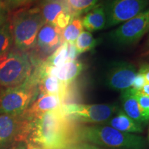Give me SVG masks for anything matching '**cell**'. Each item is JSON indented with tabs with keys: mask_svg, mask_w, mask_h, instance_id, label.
Segmentation results:
<instances>
[{
	"mask_svg": "<svg viewBox=\"0 0 149 149\" xmlns=\"http://www.w3.org/2000/svg\"><path fill=\"white\" fill-rule=\"evenodd\" d=\"M77 127L60 107L31 121L29 136L42 149H67L78 143Z\"/></svg>",
	"mask_w": 149,
	"mask_h": 149,
	"instance_id": "6da1fadb",
	"label": "cell"
},
{
	"mask_svg": "<svg viewBox=\"0 0 149 149\" xmlns=\"http://www.w3.org/2000/svg\"><path fill=\"white\" fill-rule=\"evenodd\" d=\"M78 142L115 149H145L146 141L141 136L121 132L109 126H81L77 130Z\"/></svg>",
	"mask_w": 149,
	"mask_h": 149,
	"instance_id": "7a4b0ae2",
	"label": "cell"
},
{
	"mask_svg": "<svg viewBox=\"0 0 149 149\" xmlns=\"http://www.w3.org/2000/svg\"><path fill=\"white\" fill-rule=\"evenodd\" d=\"M45 24L38 8L20 11L15 15L10 26L13 44L17 49L26 53L36 47L37 35Z\"/></svg>",
	"mask_w": 149,
	"mask_h": 149,
	"instance_id": "3957f363",
	"label": "cell"
},
{
	"mask_svg": "<svg viewBox=\"0 0 149 149\" xmlns=\"http://www.w3.org/2000/svg\"><path fill=\"white\" fill-rule=\"evenodd\" d=\"M38 84L35 73L22 84L0 91V115H22L38 95Z\"/></svg>",
	"mask_w": 149,
	"mask_h": 149,
	"instance_id": "277c9868",
	"label": "cell"
},
{
	"mask_svg": "<svg viewBox=\"0 0 149 149\" xmlns=\"http://www.w3.org/2000/svg\"><path fill=\"white\" fill-rule=\"evenodd\" d=\"M33 73V64L26 53L9 52L0 58V88L22 84Z\"/></svg>",
	"mask_w": 149,
	"mask_h": 149,
	"instance_id": "5b68a950",
	"label": "cell"
},
{
	"mask_svg": "<svg viewBox=\"0 0 149 149\" xmlns=\"http://www.w3.org/2000/svg\"><path fill=\"white\" fill-rule=\"evenodd\" d=\"M61 111L74 122L90 124L106 123L118 111L115 104H66L61 107Z\"/></svg>",
	"mask_w": 149,
	"mask_h": 149,
	"instance_id": "8992f818",
	"label": "cell"
},
{
	"mask_svg": "<svg viewBox=\"0 0 149 149\" xmlns=\"http://www.w3.org/2000/svg\"><path fill=\"white\" fill-rule=\"evenodd\" d=\"M149 31V10L128 20L109 35L112 42L117 45L129 46L135 44Z\"/></svg>",
	"mask_w": 149,
	"mask_h": 149,
	"instance_id": "52a82bcc",
	"label": "cell"
},
{
	"mask_svg": "<svg viewBox=\"0 0 149 149\" xmlns=\"http://www.w3.org/2000/svg\"><path fill=\"white\" fill-rule=\"evenodd\" d=\"M31 121L20 115H0V149H7L16 141L29 137Z\"/></svg>",
	"mask_w": 149,
	"mask_h": 149,
	"instance_id": "ba28073f",
	"label": "cell"
},
{
	"mask_svg": "<svg viewBox=\"0 0 149 149\" xmlns=\"http://www.w3.org/2000/svg\"><path fill=\"white\" fill-rule=\"evenodd\" d=\"M148 0H109L104 5L107 25L114 26L125 22L144 11Z\"/></svg>",
	"mask_w": 149,
	"mask_h": 149,
	"instance_id": "9c48e42d",
	"label": "cell"
},
{
	"mask_svg": "<svg viewBox=\"0 0 149 149\" xmlns=\"http://www.w3.org/2000/svg\"><path fill=\"white\" fill-rule=\"evenodd\" d=\"M137 74V69L133 64L119 61L109 68L106 76V82L109 88L122 92L131 88Z\"/></svg>",
	"mask_w": 149,
	"mask_h": 149,
	"instance_id": "30bf717a",
	"label": "cell"
},
{
	"mask_svg": "<svg viewBox=\"0 0 149 149\" xmlns=\"http://www.w3.org/2000/svg\"><path fill=\"white\" fill-rule=\"evenodd\" d=\"M40 9L46 24L55 26L61 31L72 19L63 0H48Z\"/></svg>",
	"mask_w": 149,
	"mask_h": 149,
	"instance_id": "8fae6325",
	"label": "cell"
},
{
	"mask_svg": "<svg viewBox=\"0 0 149 149\" xmlns=\"http://www.w3.org/2000/svg\"><path fill=\"white\" fill-rule=\"evenodd\" d=\"M37 79L38 90L40 94H49L57 95L61 99L62 105L66 103L69 95L70 85L61 82L57 77L46 73L40 67L35 72Z\"/></svg>",
	"mask_w": 149,
	"mask_h": 149,
	"instance_id": "7c38bea8",
	"label": "cell"
},
{
	"mask_svg": "<svg viewBox=\"0 0 149 149\" xmlns=\"http://www.w3.org/2000/svg\"><path fill=\"white\" fill-rule=\"evenodd\" d=\"M40 67L46 73L57 77L67 85L71 84L84 70V64L77 59L68 61L59 67L48 66L44 63Z\"/></svg>",
	"mask_w": 149,
	"mask_h": 149,
	"instance_id": "4fadbf2b",
	"label": "cell"
},
{
	"mask_svg": "<svg viewBox=\"0 0 149 149\" xmlns=\"http://www.w3.org/2000/svg\"><path fill=\"white\" fill-rule=\"evenodd\" d=\"M62 105L61 99L57 95L49 94H40L23 115L29 120L33 121L48 111L58 109Z\"/></svg>",
	"mask_w": 149,
	"mask_h": 149,
	"instance_id": "5bb4252c",
	"label": "cell"
},
{
	"mask_svg": "<svg viewBox=\"0 0 149 149\" xmlns=\"http://www.w3.org/2000/svg\"><path fill=\"white\" fill-rule=\"evenodd\" d=\"M61 33L62 31L55 26L45 24L37 35V46L45 53H53L62 43Z\"/></svg>",
	"mask_w": 149,
	"mask_h": 149,
	"instance_id": "9a60e30c",
	"label": "cell"
},
{
	"mask_svg": "<svg viewBox=\"0 0 149 149\" xmlns=\"http://www.w3.org/2000/svg\"><path fill=\"white\" fill-rule=\"evenodd\" d=\"M77 56L74 44L62 42L43 63L48 66L59 67L68 61L75 60Z\"/></svg>",
	"mask_w": 149,
	"mask_h": 149,
	"instance_id": "2e32d148",
	"label": "cell"
},
{
	"mask_svg": "<svg viewBox=\"0 0 149 149\" xmlns=\"http://www.w3.org/2000/svg\"><path fill=\"white\" fill-rule=\"evenodd\" d=\"M104 124L124 133H141L143 132L141 125L130 118L121 109H119L117 113Z\"/></svg>",
	"mask_w": 149,
	"mask_h": 149,
	"instance_id": "e0dca14e",
	"label": "cell"
},
{
	"mask_svg": "<svg viewBox=\"0 0 149 149\" xmlns=\"http://www.w3.org/2000/svg\"><path fill=\"white\" fill-rule=\"evenodd\" d=\"M121 102L123 110L122 111L128 115L130 118L135 121L139 124H146L143 118L140 107L137 102L133 91L128 88L122 92L121 95Z\"/></svg>",
	"mask_w": 149,
	"mask_h": 149,
	"instance_id": "ac0fdd59",
	"label": "cell"
},
{
	"mask_svg": "<svg viewBox=\"0 0 149 149\" xmlns=\"http://www.w3.org/2000/svg\"><path fill=\"white\" fill-rule=\"evenodd\" d=\"M83 26L90 32L104 29L107 25V17L104 4H97L81 18Z\"/></svg>",
	"mask_w": 149,
	"mask_h": 149,
	"instance_id": "d6986e66",
	"label": "cell"
},
{
	"mask_svg": "<svg viewBox=\"0 0 149 149\" xmlns=\"http://www.w3.org/2000/svg\"><path fill=\"white\" fill-rule=\"evenodd\" d=\"M72 18L87 13L98 4L100 0H63Z\"/></svg>",
	"mask_w": 149,
	"mask_h": 149,
	"instance_id": "ffe728a7",
	"label": "cell"
},
{
	"mask_svg": "<svg viewBox=\"0 0 149 149\" xmlns=\"http://www.w3.org/2000/svg\"><path fill=\"white\" fill-rule=\"evenodd\" d=\"M83 31L84 26L81 18L80 17L72 18L68 26L62 31L61 41L62 42L74 44Z\"/></svg>",
	"mask_w": 149,
	"mask_h": 149,
	"instance_id": "44dd1931",
	"label": "cell"
},
{
	"mask_svg": "<svg viewBox=\"0 0 149 149\" xmlns=\"http://www.w3.org/2000/svg\"><path fill=\"white\" fill-rule=\"evenodd\" d=\"M13 44V37L10 22L8 21L0 27V58L10 52Z\"/></svg>",
	"mask_w": 149,
	"mask_h": 149,
	"instance_id": "7402d4cb",
	"label": "cell"
},
{
	"mask_svg": "<svg viewBox=\"0 0 149 149\" xmlns=\"http://www.w3.org/2000/svg\"><path fill=\"white\" fill-rule=\"evenodd\" d=\"M97 41L88 31H83L74 43L78 55L91 51L95 47Z\"/></svg>",
	"mask_w": 149,
	"mask_h": 149,
	"instance_id": "603a6c76",
	"label": "cell"
},
{
	"mask_svg": "<svg viewBox=\"0 0 149 149\" xmlns=\"http://www.w3.org/2000/svg\"><path fill=\"white\" fill-rule=\"evenodd\" d=\"M133 92L140 107L143 118L145 122L147 123L149 120V96L144 95L139 93L138 91H133Z\"/></svg>",
	"mask_w": 149,
	"mask_h": 149,
	"instance_id": "cb8c5ba5",
	"label": "cell"
},
{
	"mask_svg": "<svg viewBox=\"0 0 149 149\" xmlns=\"http://www.w3.org/2000/svg\"><path fill=\"white\" fill-rule=\"evenodd\" d=\"M8 9L17 8L29 4L36 0H1Z\"/></svg>",
	"mask_w": 149,
	"mask_h": 149,
	"instance_id": "d4e9b609",
	"label": "cell"
},
{
	"mask_svg": "<svg viewBox=\"0 0 149 149\" xmlns=\"http://www.w3.org/2000/svg\"><path fill=\"white\" fill-rule=\"evenodd\" d=\"M146 80L145 79L144 74L141 72H137V75L134 79L133 84L131 86L132 90L134 91H139L142 88V87L146 84Z\"/></svg>",
	"mask_w": 149,
	"mask_h": 149,
	"instance_id": "484cf974",
	"label": "cell"
},
{
	"mask_svg": "<svg viewBox=\"0 0 149 149\" xmlns=\"http://www.w3.org/2000/svg\"><path fill=\"white\" fill-rule=\"evenodd\" d=\"M67 149H102L98 148L95 145H93L88 143L84 142H78L77 144L72 145L69 148Z\"/></svg>",
	"mask_w": 149,
	"mask_h": 149,
	"instance_id": "4316f807",
	"label": "cell"
},
{
	"mask_svg": "<svg viewBox=\"0 0 149 149\" xmlns=\"http://www.w3.org/2000/svg\"><path fill=\"white\" fill-rule=\"evenodd\" d=\"M139 72L144 74L146 82L149 83V64H145L141 66V68L139 70Z\"/></svg>",
	"mask_w": 149,
	"mask_h": 149,
	"instance_id": "83f0119b",
	"label": "cell"
},
{
	"mask_svg": "<svg viewBox=\"0 0 149 149\" xmlns=\"http://www.w3.org/2000/svg\"><path fill=\"white\" fill-rule=\"evenodd\" d=\"M139 93L144 95L149 96V83L146 82L144 86L142 87V88L140 91H138Z\"/></svg>",
	"mask_w": 149,
	"mask_h": 149,
	"instance_id": "f1b7e54d",
	"label": "cell"
},
{
	"mask_svg": "<svg viewBox=\"0 0 149 149\" xmlns=\"http://www.w3.org/2000/svg\"><path fill=\"white\" fill-rule=\"evenodd\" d=\"M8 8L1 0H0V15L8 14Z\"/></svg>",
	"mask_w": 149,
	"mask_h": 149,
	"instance_id": "f546056e",
	"label": "cell"
},
{
	"mask_svg": "<svg viewBox=\"0 0 149 149\" xmlns=\"http://www.w3.org/2000/svg\"><path fill=\"white\" fill-rule=\"evenodd\" d=\"M27 145L26 143H24V141H19L17 144L15 145L12 147V148L9 149H26Z\"/></svg>",
	"mask_w": 149,
	"mask_h": 149,
	"instance_id": "4dcf8cb0",
	"label": "cell"
},
{
	"mask_svg": "<svg viewBox=\"0 0 149 149\" xmlns=\"http://www.w3.org/2000/svg\"><path fill=\"white\" fill-rule=\"evenodd\" d=\"M7 22H8V14L0 15V27L2 26Z\"/></svg>",
	"mask_w": 149,
	"mask_h": 149,
	"instance_id": "1f68e13d",
	"label": "cell"
},
{
	"mask_svg": "<svg viewBox=\"0 0 149 149\" xmlns=\"http://www.w3.org/2000/svg\"><path fill=\"white\" fill-rule=\"evenodd\" d=\"M27 149H42V148L37 146H35V145L33 144H29V146H27Z\"/></svg>",
	"mask_w": 149,
	"mask_h": 149,
	"instance_id": "d6a6232c",
	"label": "cell"
},
{
	"mask_svg": "<svg viewBox=\"0 0 149 149\" xmlns=\"http://www.w3.org/2000/svg\"><path fill=\"white\" fill-rule=\"evenodd\" d=\"M147 46H148V47H149V36L148 38V40H147Z\"/></svg>",
	"mask_w": 149,
	"mask_h": 149,
	"instance_id": "836d02e7",
	"label": "cell"
},
{
	"mask_svg": "<svg viewBox=\"0 0 149 149\" xmlns=\"http://www.w3.org/2000/svg\"><path fill=\"white\" fill-rule=\"evenodd\" d=\"M148 141H149V129H148Z\"/></svg>",
	"mask_w": 149,
	"mask_h": 149,
	"instance_id": "e575fe53",
	"label": "cell"
},
{
	"mask_svg": "<svg viewBox=\"0 0 149 149\" xmlns=\"http://www.w3.org/2000/svg\"><path fill=\"white\" fill-rule=\"evenodd\" d=\"M146 53H147V55H149V51H148V52H147Z\"/></svg>",
	"mask_w": 149,
	"mask_h": 149,
	"instance_id": "d590c367",
	"label": "cell"
}]
</instances>
